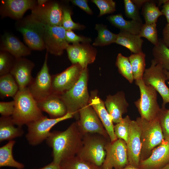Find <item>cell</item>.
<instances>
[{
    "instance_id": "11",
    "label": "cell",
    "mask_w": 169,
    "mask_h": 169,
    "mask_svg": "<svg viewBox=\"0 0 169 169\" xmlns=\"http://www.w3.org/2000/svg\"><path fill=\"white\" fill-rule=\"evenodd\" d=\"M48 53L46 51L41 69L28 87L37 102L44 100L52 94V76L49 73L48 65Z\"/></svg>"
},
{
    "instance_id": "26",
    "label": "cell",
    "mask_w": 169,
    "mask_h": 169,
    "mask_svg": "<svg viewBox=\"0 0 169 169\" xmlns=\"http://www.w3.org/2000/svg\"><path fill=\"white\" fill-rule=\"evenodd\" d=\"M143 40L138 35L120 31L115 43L126 47L133 54H137L143 52Z\"/></svg>"
},
{
    "instance_id": "46",
    "label": "cell",
    "mask_w": 169,
    "mask_h": 169,
    "mask_svg": "<svg viewBox=\"0 0 169 169\" xmlns=\"http://www.w3.org/2000/svg\"><path fill=\"white\" fill-rule=\"evenodd\" d=\"M163 39L164 44L169 48V23H167L162 31Z\"/></svg>"
},
{
    "instance_id": "33",
    "label": "cell",
    "mask_w": 169,
    "mask_h": 169,
    "mask_svg": "<svg viewBox=\"0 0 169 169\" xmlns=\"http://www.w3.org/2000/svg\"><path fill=\"white\" fill-rule=\"evenodd\" d=\"M60 165L61 169H101V167L85 161L77 156L63 161Z\"/></svg>"
},
{
    "instance_id": "16",
    "label": "cell",
    "mask_w": 169,
    "mask_h": 169,
    "mask_svg": "<svg viewBox=\"0 0 169 169\" xmlns=\"http://www.w3.org/2000/svg\"><path fill=\"white\" fill-rule=\"evenodd\" d=\"M66 50L72 64H78L83 69L94 61L97 54L96 49L88 43L69 44Z\"/></svg>"
},
{
    "instance_id": "38",
    "label": "cell",
    "mask_w": 169,
    "mask_h": 169,
    "mask_svg": "<svg viewBox=\"0 0 169 169\" xmlns=\"http://www.w3.org/2000/svg\"><path fill=\"white\" fill-rule=\"evenodd\" d=\"M15 58L7 52H0V76L9 73L14 64Z\"/></svg>"
},
{
    "instance_id": "21",
    "label": "cell",
    "mask_w": 169,
    "mask_h": 169,
    "mask_svg": "<svg viewBox=\"0 0 169 169\" xmlns=\"http://www.w3.org/2000/svg\"><path fill=\"white\" fill-rule=\"evenodd\" d=\"M89 104L95 110L109 137L111 141L117 140L114 133L112 119L105 107L104 102L98 96L96 90L91 92Z\"/></svg>"
},
{
    "instance_id": "29",
    "label": "cell",
    "mask_w": 169,
    "mask_h": 169,
    "mask_svg": "<svg viewBox=\"0 0 169 169\" xmlns=\"http://www.w3.org/2000/svg\"><path fill=\"white\" fill-rule=\"evenodd\" d=\"M19 90L18 85L10 73L0 77V95L2 98L13 97Z\"/></svg>"
},
{
    "instance_id": "48",
    "label": "cell",
    "mask_w": 169,
    "mask_h": 169,
    "mask_svg": "<svg viewBox=\"0 0 169 169\" xmlns=\"http://www.w3.org/2000/svg\"><path fill=\"white\" fill-rule=\"evenodd\" d=\"M38 169H61L60 165L55 163L53 161L44 167Z\"/></svg>"
},
{
    "instance_id": "36",
    "label": "cell",
    "mask_w": 169,
    "mask_h": 169,
    "mask_svg": "<svg viewBox=\"0 0 169 169\" xmlns=\"http://www.w3.org/2000/svg\"><path fill=\"white\" fill-rule=\"evenodd\" d=\"M131 120L130 117L127 115L123 118L121 121L114 125V131L117 138L124 140L126 144L128 140Z\"/></svg>"
},
{
    "instance_id": "42",
    "label": "cell",
    "mask_w": 169,
    "mask_h": 169,
    "mask_svg": "<svg viewBox=\"0 0 169 169\" xmlns=\"http://www.w3.org/2000/svg\"><path fill=\"white\" fill-rule=\"evenodd\" d=\"M126 16L132 20L142 23L139 13V8L132 0H124Z\"/></svg>"
},
{
    "instance_id": "2",
    "label": "cell",
    "mask_w": 169,
    "mask_h": 169,
    "mask_svg": "<svg viewBox=\"0 0 169 169\" xmlns=\"http://www.w3.org/2000/svg\"><path fill=\"white\" fill-rule=\"evenodd\" d=\"M13 99L15 109L12 117L17 126L22 127L44 116L28 87L19 90Z\"/></svg>"
},
{
    "instance_id": "15",
    "label": "cell",
    "mask_w": 169,
    "mask_h": 169,
    "mask_svg": "<svg viewBox=\"0 0 169 169\" xmlns=\"http://www.w3.org/2000/svg\"><path fill=\"white\" fill-rule=\"evenodd\" d=\"M65 31L62 26L45 25L44 41L46 51L55 56L63 54L69 44L65 39Z\"/></svg>"
},
{
    "instance_id": "28",
    "label": "cell",
    "mask_w": 169,
    "mask_h": 169,
    "mask_svg": "<svg viewBox=\"0 0 169 169\" xmlns=\"http://www.w3.org/2000/svg\"><path fill=\"white\" fill-rule=\"evenodd\" d=\"M15 141L13 140L0 148V166H9L18 169H23L24 165L16 161L13 155L12 151Z\"/></svg>"
},
{
    "instance_id": "53",
    "label": "cell",
    "mask_w": 169,
    "mask_h": 169,
    "mask_svg": "<svg viewBox=\"0 0 169 169\" xmlns=\"http://www.w3.org/2000/svg\"><path fill=\"white\" fill-rule=\"evenodd\" d=\"M166 73L168 80H169V70H166Z\"/></svg>"
},
{
    "instance_id": "39",
    "label": "cell",
    "mask_w": 169,
    "mask_h": 169,
    "mask_svg": "<svg viewBox=\"0 0 169 169\" xmlns=\"http://www.w3.org/2000/svg\"><path fill=\"white\" fill-rule=\"evenodd\" d=\"M158 120L164 139L169 141V109L161 108L158 114Z\"/></svg>"
},
{
    "instance_id": "25",
    "label": "cell",
    "mask_w": 169,
    "mask_h": 169,
    "mask_svg": "<svg viewBox=\"0 0 169 169\" xmlns=\"http://www.w3.org/2000/svg\"><path fill=\"white\" fill-rule=\"evenodd\" d=\"M12 116L0 118V141H10L23 135L24 131L22 127L15 126Z\"/></svg>"
},
{
    "instance_id": "7",
    "label": "cell",
    "mask_w": 169,
    "mask_h": 169,
    "mask_svg": "<svg viewBox=\"0 0 169 169\" xmlns=\"http://www.w3.org/2000/svg\"><path fill=\"white\" fill-rule=\"evenodd\" d=\"M139 87L140 97L134 102L141 117L148 121L157 118L160 110L157 101V91L151 85H147L142 79L135 80Z\"/></svg>"
},
{
    "instance_id": "34",
    "label": "cell",
    "mask_w": 169,
    "mask_h": 169,
    "mask_svg": "<svg viewBox=\"0 0 169 169\" xmlns=\"http://www.w3.org/2000/svg\"><path fill=\"white\" fill-rule=\"evenodd\" d=\"M142 7V14L146 23H156L158 18L163 15L158 6L151 1L148 0Z\"/></svg>"
},
{
    "instance_id": "10",
    "label": "cell",
    "mask_w": 169,
    "mask_h": 169,
    "mask_svg": "<svg viewBox=\"0 0 169 169\" xmlns=\"http://www.w3.org/2000/svg\"><path fill=\"white\" fill-rule=\"evenodd\" d=\"M106 156L101 169H121L129 164L127 145L117 139L108 142L105 146Z\"/></svg>"
},
{
    "instance_id": "13",
    "label": "cell",
    "mask_w": 169,
    "mask_h": 169,
    "mask_svg": "<svg viewBox=\"0 0 169 169\" xmlns=\"http://www.w3.org/2000/svg\"><path fill=\"white\" fill-rule=\"evenodd\" d=\"M79 114V119L77 122L83 136L87 133H96L110 138L97 113L89 104L80 109Z\"/></svg>"
},
{
    "instance_id": "43",
    "label": "cell",
    "mask_w": 169,
    "mask_h": 169,
    "mask_svg": "<svg viewBox=\"0 0 169 169\" xmlns=\"http://www.w3.org/2000/svg\"><path fill=\"white\" fill-rule=\"evenodd\" d=\"M65 38L68 43H71L73 44L79 43H89L92 41L90 38L79 36L75 34L73 30H66Z\"/></svg>"
},
{
    "instance_id": "32",
    "label": "cell",
    "mask_w": 169,
    "mask_h": 169,
    "mask_svg": "<svg viewBox=\"0 0 169 169\" xmlns=\"http://www.w3.org/2000/svg\"><path fill=\"white\" fill-rule=\"evenodd\" d=\"M128 57L131 65L134 79L137 80L142 79L146 69L145 54L143 52L133 54Z\"/></svg>"
},
{
    "instance_id": "3",
    "label": "cell",
    "mask_w": 169,
    "mask_h": 169,
    "mask_svg": "<svg viewBox=\"0 0 169 169\" xmlns=\"http://www.w3.org/2000/svg\"><path fill=\"white\" fill-rule=\"evenodd\" d=\"M88 71L83 69L78 80L69 90L60 95L68 113H74L76 116L80 109L89 104L90 98L88 90Z\"/></svg>"
},
{
    "instance_id": "18",
    "label": "cell",
    "mask_w": 169,
    "mask_h": 169,
    "mask_svg": "<svg viewBox=\"0 0 169 169\" xmlns=\"http://www.w3.org/2000/svg\"><path fill=\"white\" fill-rule=\"evenodd\" d=\"M141 128L136 120H131L126 143L129 164L139 167L141 149Z\"/></svg>"
},
{
    "instance_id": "50",
    "label": "cell",
    "mask_w": 169,
    "mask_h": 169,
    "mask_svg": "<svg viewBox=\"0 0 169 169\" xmlns=\"http://www.w3.org/2000/svg\"><path fill=\"white\" fill-rule=\"evenodd\" d=\"M121 169H141L139 167H136L129 164L125 167Z\"/></svg>"
},
{
    "instance_id": "1",
    "label": "cell",
    "mask_w": 169,
    "mask_h": 169,
    "mask_svg": "<svg viewBox=\"0 0 169 169\" xmlns=\"http://www.w3.org/2000/svg\"><path fill=\"white\" fill-rule=\"evenodd\" d=\"M83 136L77 121L64 131L51 132L46 140L52 149L53 161L60 165L63 161L76 156L82 146Z\"/></svg>"
},
{
    "instance_id": "14",
    "label": "cell",
    "mask_w": 169,
    "mask_h": 169,
    "mask_svg": "<svg viewBox=\"0 0 169 169\" xmlns=\"http://www.w3.org/2000/svg\"><path fill=\"white\" fill-rule=\"evenodd\" d=\"M83 69L78 64H72L62 72L52 76V94L60 95L73 87Z\"/></svg>"
},
{
    "instance_id": "6",
    "label": "cell",
    "mask_w": 169,
    "mask_h": 169,
    "mask_svg": "<svg viewBox=\"0 0 169 169\" xmlns=\"http://www.w3.org/2000/svg\"><path fill=\"white\" fill-rule=\"evenodd\" d=\"M136 120L139 125L141 131V161L149 157L154 149L164 139L157 117L153 120L148 121L138 117Z\"/></svg>"
},
{
    "instance_id": "9",
    "label": "cell",
    "mask_w": 169,
    "mask_h": 169,
    "mask_svg": "<svg viewBox=\"0 0 169 169\" xmlns=\"http://www.w3.org/2000/svg\"><path fill=\"white\" fill-rule=\"evenodd\" d=\"M142 80L146 85L151 86L159 94L162 99V108H165L169 103V88L165 83L168 80L166 70L153 59L150 66L145 70Z\"/></svg>"
},
{
    "instance_id": "44",
    "label": "cell",
    "mask_w": 169,
    "mask_h": 169,
    "mask_svg": "<svg viewBox=\"0 0 169 169\" xmlns=\"http://www.w3.org/2000/svg\"><path fill=\"white\" fill-rule=\"evenodd\" d=\"M15 109L14 100L8 102H0V113L2 116H12Z\"/></svg>"
},
{
    "instance_id": "37",
    "label": "cell",
    "mask_w": 169,
    "mask_h": 169,
    "mask_svg": "<svg viewBox=\"0 0 169 169\" xmlns=\"http://www.w3.org/2000/svg\"><path fill=\"white\" fill-rule=\"evenodd\" d=\"M156 23L142 24L139 34L140 37H144L156 46L159 44Z\"/></svg>"
},
{
    "instance_id": "47",
    "label": "cell",
    "mask_w": 169,
    "mask_h": 169,
    "mask_svg": "<svg viewBox=\"0 0 169 169\" xmlns=\"http://www.w3.org/2000/svg\"><path fill=\"white\" fill-rule=\"evenodd\" d=\"M161 12L165 16L167 23H169V0H165Z\"/></svg>"
},
{
    "instance_id": "22",
    "label": "cell",
    "mask_w": 169,
    "mask_h": 169,
    "mask_svg": "<svg viewBox=\"0 0 169 169\" xmlns=\"http://www.w3.org/2000/svg\"><path fill=\"white\" fill-rule=\"evenodd\" d=\"M104 103L113 123L116 124L121 121L123 115L127 111L129 105L122 91H118L113 95H108Z\"/></svg>"
},
{
    "instance_id": "17",
    "label": "cell",
    "mask_w": 169,
    "mask_h": 169,
    "mask_svg": "<svg viewBox=\"0 0 169 169\" xmlns=\"http://www.w3.org/2000/svg\"><path fill=\"white\" fill-rule=\"evenodd\" d=\"M37 5V1L34 0H3L1 2L0 15L3 18L18 20L23 18L28 10H31Z\"/></svg>"
},
{
    "instance_id": "41",
    "label": "cell",
    "mask_w": 169,
    "mask_h": 169,
    "mask_svg": "<svg viewBox=\"0 0 169 169\" xmlns=\"http://www.w3.org/2000/svg\"><path fill=\"white\" fill-rule=\"evenodd\" d=\"M100 10L99 16L112 13L115 11V2L112 0H92Z\"/></svg>"
},
{
    "instance_id": "20",
    "label": "cell",
    "mask_w": 169,
    "mask_h": 169,
    "mask_svg": "<svg viewBox=\"0 0 169 169\" xmlns=\"http://www.w3.org/2000/svg\"><path fill=\"white\" fill-rule=\"evenodd\" d=\"M169 161V141L165 139L152 151L150 156L140 161L141 169H159Z\"/></svg>"
},
{
    "instance_id": "27",
    "label": "cell",
    "mask_w": 169,
    "mask_h": 169,
    "mask_svg": "<svg viewBox=\"0 0 169 169\" xmlns=\"http://www.w3.org/2000/svg\"><path fill=\"white\" fill-rule=\"evenodd\" d=\"M108 19L114 26L119 28L120 31L139 35L142 25V23L134 20H125L121 13L109 16Z\"/></svg>"
},
{
    "instance_id": "40",
    "label": "cell",
    "mask_w": 169,
    "mask_h": 169,
    "mask_svg": "<svg viewBox=\"0 0 169 169\" xmlns=\"http://www.w3.org/2000/svg\"><path fill=\"white\" fill-rule=\"evenodd\" d=\"M71 13L69 9L63 8V18L62 26L66 30H81L85 27L83 25L75 23L72 20Z\"/></svg>"
},
{
    "instance_id": "49",
    "label": "cell",
    "mask_w": 169,
    "mask_h": 169,
    "mask_svg": "<svg viewBox=\"0 0 169 169\" xmlns=\"http://www.w3.org/2000/svg\"><path fill=\"white\" fill-rule=\"evenodd\" d=\"M132 2L138 7L140 9L141 6L146 2L148 1L147 0H132Z\"/></svg>"
},
{
    "instance_id": "19",
    "label": "cell",
    "mask_w": 169,
    "mask_h": 169,
    "mask_svg": "<svg viewBox=\"0 0 169 169\" xmlns=\"http://www.w3.org/2000/svg\"><path fill=\"white\" fill-rule=\"evenodd\" d=\"M34 67V63L27 58H15L10 73L16 81L19 90L28 87L32 81V72Z\"/></svg>"
},
{
    "instance_id": "31",
    "label": "cell",
    "mask_w": 169,
    "mask_h": 169,
    "mask_svg": "<svg viewBox=\"0 0 169 169\" xmlns=\"http://www.w3.org/2000/svg\"><path fill=\"white\" fill-rule=\"evenodd\" d=\"M154 60L166 70H169V48L163 43L162 39H159L158 44L154 46L152 49Z\"/></svg>"
},
{
    "instance_id": "45",
    "label": "cell",
    "mask_w": 169,
    "mask_h": 169,
    "mask_svg": "<svg viewBox=\"0 0 169 169\" xmlns=\"http://www.w3.org/2000/svg\"><path fill=\"white\" fill-rule=\"evenodd\" d=\"M70 1L73 4L79 7L88 14H92V11L88 4V0H72Z\"/></svg>"
},
{
    "instance_id": "51",
    "label": "cell",
    "mask_w": 169,
    "mask_h": 169,
    "mask_svg": "<svg viewBox=\"0 0 169 169\" xmlns=\"http://www.w3.org/2000/svg\"><path fill=\"white\" fill-rule=\"evenodd\" d=\"M48 1L47 0H38L37 1V4L38 5H42Z\"/></svg>"
},
{
    "instance_id": "4",
    "label": "cell",
    "mask_w": 169,
    "mask_h": 169,
    "mask_svg": "<svg viewBox=\"0 0 169 169\" xmlns=\"http://www.w3.org/2000/svg\"><path fill=\"white\" fill-rule=\"evenodd\" d=\"M110 141V138L100 134H85L83 136L82 146L76 156L101 167L106 156L105 146Z\"/></svg>"
},
{
    "instance_id": "8",
    "label": "cell",
    "mask_w": 169,
    "mask_h": 169,
    "mask_svg": "<svg viewBox=\"0 0 169 169\" xmlns=\"http://www.w3.org/2000/svg\"><path fill=\"white\" fill-rule=\"evenodd\" d=\"M74 113H68L63 117L57 118H48L44 116L26 125L28 132L26 135L29 144L35 146L40 144L46 140L50 133L51 129L58 123L73 118Z\"/></svg>"
},
{
    "instance_id": "23",
    "label": "cell",
    "mask_w": 169,
    "mask_h": 169,
    "mask_svg": "<svg viewBox=\"0 0 169 169\" xmlns=\"http://www.w3.org/2000/svg\"><path fill=\"white\" fill-rule=\"evenodd\" d=\"M0 51L7 52L15 58L23 57L31 53V50L14 35L5 33L1 36Z\"/></svg>"
},
{
    "instance_id": "24",
    "label": "cell",
    "mask_w": 169,
    "mask_h": 169,
    "mask_svg": "<svg viewBox=\"0 0 169 169\" xmlns=\"http://www.w3.org/2000/svg\"><path fill=\"white\" fill-rule=\"evenodd\" d=\"M37 103L40 110L48 113L51 118H60L68 113L66 107L59 95L52 94Z\"/></svg>"
},
{
    "instance_id": "52",
    "label": "cell",
    "mask_w": 169,
    "mask_h": 169,
    "mask_svg": "<svg viewBox=\"0 0 169 169\" xmlns=\"http://www.w3.org/2000/svg\"><path fill=\"white\" fill-rule=\"evenodd\" d=\"M159 169H169V161L164 166Z\"/></svg>"
},
{
    "instance_id": "35",
    "label": "cell",
    "mask_w": 169,
    "mask_h": 169,
    "mask_svg": "<svg viewBox=\"0 0 169 169\" xmlns=\"http://www.w3.org/2000/svg\"><path fill=\"white\" fill-rule=\"evenodd\" d=\"M115 65L119 73L130 83H132L134 79L129 57L123 56L121 53L118 54Z\"/></svg>"
},
{
    "instance_id": "5",
    "label": "cell",
    "mask_w": 169,
    "mask_h": 169,
    "mask_svg": "<svg viewBox=\"0 0 169 169\" xmlns=\"http://www.w3.org/2000/svg\"><path fill=\"white\" fill-rule=\"evenodd\" d=\"M16 27L31 50L42 51L45 49L44 41L45 25L31 14L17 20Z\"/></svg>"
},
{
    "instance_id": "30",
    "label": "cell",
    "mask_w": 169,
    "mask_h": 169,
    "mask_svg": "<svg viewBox=\"0 0 169 169\" xmlns=\"http://www.w3.org/2000/svg\"><path fill=\"white\" fill-rule=\"evenodd\" d=\"M95 28L97 31L98 35L93 44V46H103L115 43L117 34L111 32L106 26L97 24Z\"/></svg>"
},
{
    "instance_id": "12",
    "label": "cell",
    "mask_w": 169,
    "mask_h": 169,
    "mask_svg": "<svg viewBox=\"0 0 169 169\" xmlns=\"http://www.w3.org/2000/svg\"><path fill=\"white\" fill-rule=\"evenodd\" d=\"M31 14L44 25L62 26L63 8L56 1L48 0L42 5L37 4Z\"/></svg>"
}]
</instances>
